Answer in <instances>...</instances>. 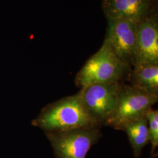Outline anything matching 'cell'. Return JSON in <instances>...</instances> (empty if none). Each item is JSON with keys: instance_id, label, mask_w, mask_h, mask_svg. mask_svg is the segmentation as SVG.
<instances>
[{"instance_id": "cell-1", "label": "cell", "mask_w": 158, "mask_h": 158, "mask_svg": "<svg viewBox=\"0 0 158 158\" xmlns=\"http://www.w3.org/2000/svg\"><path fill=\"white\" fill-rule=\"evenodd\" d=\"M32 124L46 132L100 127L85 109L77 93L47 105Z\"/></svg>"}, {"instance_id": "cell-2", "label": "cell", "mask_w": 158, "mask_h": 158, "mask_svg": "<svg viewBox=\"0 0 158 158\" xmlns=\"http://www.w3.org/2000/svg\"><path fill=\"white\" fill-rule=\"evenodd\" d=\"M130 69L107 44L103 43L100 49L86 61L76 74V85L82 88L93 84L119 82Z\"/></svg>"}, {"instance_id": "cell-3", "label": "cell", "mask_w": 158, "mask_h": 158, "mask_svg": "<svg viewBox=\"0 0 158 158\" xmlns=\"http://www.w3.org/2000/svg\"><path fill=\"white\" fill-rule=\"evenodd\" d=\"M158 101V96L133 85H122L117 106L104 124L122 130L131 122L145 117Z\"/></svg>"}, {"instance_id": "cell-4", "label": "cell", "mask_w": 158, "mask_h": 158, "mask_svg": "<svg viewBox=\"0 0 158 158\" xmlns=\"http://www.w3.org/2000/svg\"><path fill=\"white\" fill-rule=\"evenodd\" d=\"M55 158H85L102 137L98 127L46 132Z\"/></svg>"}, {"instance_id": "cell-5", "label": "cell", "mask_w": 158, "mask_h": 158, "mask_svg": "<svg viewBox=\"0 0 158 158\" xmlns=\"http://www.w3.org/2000/svg\"><path fill=\"white\" fill-rule=\"evenodd\" d=\"M122 84H93L81 88L77 93L91 117L101 125L104 124L117 106Z\"/></svg>"}, {"instance_id": "cell-6", "label": "cell", "mask_w": 158, "mask_h": 158, "mask_svg": "<svg viewBox=\"0 0 158 158\" xmlns=\"http://www.w3.org/2000/svg\"><path fill=\"white\" fill-rule=\"evenodd\" d=\"M107 34L104 43L128 66L135 60L138 23L126 19H108Z\"/></svg>"}, {"instance_id": "cell-7", "label": "cell", "mask_w": 158, "mask_h": 158, "mask_svg": "<svg viewBox=\"0 0 158 158\" xmlns=\"http://www.w3.org/2000/svg\"><path fill=\"white\" fill-rule=\"evenodd\" d=\"M157 0H102L106 19H120L138 23L157 12Z\"/></svg>"}, {"instance_id": "cell-8", "label": "cell", "mask_w": 158, "mask_h": 158, "mask_svg": "<svg viewBox=\"0 0 158 158\" xmlns=\"http://www.w3.org/2000/svg\"><path fill=\"white\" fill-rule=\"evenodd\" d=\"M157 14H153L137 24L136 52L134 64H158Z\"/></svg>"}, {"instance_id": "cell-9", "label": "cell", "mask_w": 158, "mask_h": 158, "mask_svg": "<svg viewBox=\"0 0 158 158\" xmlns=\"http://www.w3.org/2000/svg\"><path fill=\"white\" fill-rule=\"evenodd\" d=\"M131 74L132 85L158 96V64L135 63Z\"/></svg>"}, {"instance_id": "cell-10", "label": "cell", "mask_w": 158, "mask_h": 158, "mask_svg": "<svg viewBox=\"0 0 158 158\" xmlns=\"http://www.w3.org/2000/svg\"><path fill=\"white\" fill-rule=\"evenodd\" d=\"M122 130L128 135L134 156L139 157L143 148L149 141L147 116L125 125Z\"/></svg>"}, {"instance_id": "cell-11", "label": "cell", "mask_w": 158, "mask_h": 158, "mask_svg": "<svg viewBox=\"0 0 158 158\" xmlns=\"http://www.w3.org/2000/svg\"><path fill=\"white\" fill-rule=\"evenodd\" d=\"M148 122L149 141L152 144L151 154L153 155L158 145V111L152 108L148 111L147 115Z\"/></svg>"}]
</instances>
